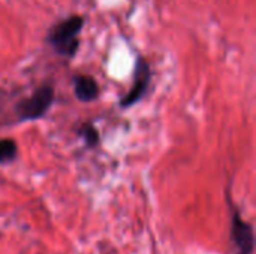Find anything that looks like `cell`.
<instances>
[{
	"label": "cell",
	"instance_id": "obj_4",
	"mask_svg": "<svg viewBox=\"0 0 256 254\" xmlns=\"http://www.w3.org/2000/svg\"><path fill=\"white\" fill-rule=\"evenodd\" d=\"M150 84V66L144 58H140L136 63V70H135V81L129 93L122 99L120 105L123 108H129L134 103H136L147 91Z\"/></svg>",
	"mask_w": 256,
	"mask_h": 254
},
{
	"label": "cell",
	"instance_id": "obj_3",
	"mask_svg": "<svg viewBox=\"0 0 256 254\" xmlns=\"http://www.w3.org/2000/svg\"><path fill=\"white\" fill-rule=\"evenodd\" d=\"M232 241L237 247L238 254H250L255 247V237L252 226L244 222L237 211H234L232 216V226H231Z\"/></svg>",
	"mask_w": 256,
	"mask_h": 254
},
{
	"label": "cell",
	"instance_id": "obj_7",
	"mask_svg": "<svg viewBox=\"0 0 256 254\" xmlns=\"http://www.w3.org/2000/svg\"><path fill=\"white\" fill-rule=\"evenodd\" d=\"M81 135L86 138V142H87L88 145H94V144L99 141V135H98V132H96L90 124H86V126L82 127Z\"/></svg>",
	"mask_w": 256,
	"mask_h": 254
},
{
	"label": "cell",
	"instance_id": "obj_2",
	"mask_svg": "<svg viewBox=\"0 0 256 254\" xmlns=\"http://www.w3.org/2000/svg\"><path fill=\"white\" fill-rule=\"evenodd\" d=\"M54 100V90L51 85H44L38 88L28 99H24L18 105V115L21 120H38L40 118Z\"/></svg>",
	"mask_w": 256,
	"mask_h": 254
},
{
	"label": "cell",
	"instance_id": "obj_1",
	"mask_svg": "<svg viewBox=\"0 0 256 254\" xmlns=\"http://www.w3.org/2000/svg\"><path fill=\"white\" fill-rule=\"evenodd\" d=\"M82 18L78 15L69 16L54 25L48 33V42L62 55L72 57L78 49V36L82 28Z\"/></svg>",
	"mask_w": 256,
	"mask_h": 254
},
{
	"label": "cell",
	"instance_id": "obj_6",
	"mask_svg": "<svg viewBox=\"0 0 256 254\" xmlns=\"http://www.w3.org/2000/svg\"><path fill=\"white\" fill-rule=\"evenodd\" d=\"M16 157V144L12 139H0V165L9 163Z\"/></svg>",
	"mask_w": 256,
	"mask_h": 254
},
{
	"label": "cell",
	"instance_id": "obj_5",
	"mask_svg": "<svg viewBox=\"0 0 256 254\" xmlns=\"http://www.w3.org/2000/svg\"><path fill=\"white\" fill-rule=\"evenodd\" d=\"M74 91L76 99L81 102H92L99 96L98 82L87 75H78L74 78Z\"/></svg>",
	"mask_w": 256,
	"mask_h": 254
}]
</instances>
